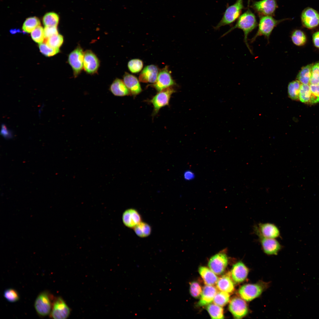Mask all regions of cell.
Wrapping results in <instances>:
<instances>
[{"mask_svg": "<svg viewBox=\"0 0 319 319\" xmlns=\"http://www.w3.org/2000/svg\"><path fill=\"white\" fill-rule=\"evenodd\" d=\"M175 92L170 87L159 92L152 99L150 102L154 106L153 115H156L162 107L169 104L171 95Z\"/></svg>", "mask_w": 319, "mask_h": 319, "instance_id": "obj_9", "label": "cell"}, {"mask_svg": "<svg viewBox=\"0 0 319 319\" xmlns=\"http://www.w3.org/2000/svg\"><path fill=\"white\" fill-rule=\"evenodd\" d=\"M230 297L229 293L221 291L217 292L214 296L213 301L214 304L223 307L229 302Z\"/></svg>", "mask_w": 319, "mask_h": 319, "instance_id": "obj_31", "label": "cell"}, {"mask_svg": "<svg viewBox=\"0 0 319 319\" xmlns=\"http://www.w3.org/2000/svg\"><path fill=\"white\" fill-rule=\"evenodd\" d=\"M71 310L63 299L58 297L53 300L50 317L55 319H65L69 316Z\"/></svg>", "mask_w": 319, "mask_h": 319, "instance_id": "obj_7", "label": "cell"}, {"mask_svg": "<svg viewBox=\"0 0 319 319\" xmlns=\"http://www.w3.org/2000/svg\"><path fill=\"white\" fill-rule=\"evenodd\" d=\"M286 19H276L270 16L260 17L258 30L250 40V42L253 43L257 37L262 36H264L269 42L270 37L274 28L279 23Z\"/></svg>", "mask_w": 319, "mask_h": 319, "instance_id": "obj_2", "label": "cell"}, {"mask_svg": "<svg viewBox=\"0 0 319 319\" xmlns=\"http://www.w3.org/2000/svg\"><path fill=\"white\" fill-rule=\"evenodd\" d=\"M59 21L58 15L54 12L47 13L44 16L43 18V23L45 26L57 27Z\"/></svg>", "mask_w": 319, "mask_h": 319, "instance_id": "obj_30", "label": "cell"}, {"mask_svg": "<svg viewBox=\"0 0 319 319\" xmlns=\"http://www.w3.org/2000/svg\"><path fill=\"white\" fill-rule=\"evenodd\" d=\"M141 217L138 211L134 209L125 211L122 215L123 224L126 227L134 228L141 221Z\"/></svg>", "mask_w": 319, "mask_h": 319, "instance_id": "obj_18", "label": "cell"}, {"mask_svg": "<svg viewBox=\"0 0 319 319\" xmlns=\"http://www.w3.org/2000/svg\"><path fill=\"white\" fill-rule=\"evenodd\" d=\"M10 32L12 34H15L17 33L22 32L21 30L19 29H12L10 30Z\"/></svg>", "mask_w": 319, "mask_h": 319, "instance_id": "obj_46", "label": "cell"}, {"mask_svg": "<svg viewBox=\"0 0 319 319\" xmlns=\"http://www.w3.org/2000/svg\"><path fill=\"white\" fill-rule=\"evenodd\" d=\"M3 295L5 299L11 302H16L19 299V295L17 291L12 288L6 289L4 292Z\"/></svg>", "mask_w": 319, "mask_h": 319, "instance_id": "obj_38", "label": "cell"}, {"mask_svg": "<svg viewBox=\"0 0 319 319\" xmlns=\"http://www.w3.org/2000/svg\"><path fill=\"white\" fill-rule=\"evenodd\" d=\"M206 309L212 319H224L223 309L221 306L215 304H209Z\"/></svg>", "mask_w": 319, "mask_h": 319, "instance_id": "obj_27", "label": "cell"}, {"mask_svg": "<svg viewBox=\"0 0 319 319\" xmlns=\"http://www.w3.org/2000/svg\"><path fill=\"white\" fill-rule=\"evenodd\" d=\"M109 89L115 96L122 97L131 94L123 81L118 78L115 79L113 81Z\"/></svg>", "mask_w": 319, "mask_h": 319, "instance_id": "obj_23", "label": "cell"}, {"mask_svg": "<svg viewBox=\"0 0 319 319\" xmlns=\"http://www.w3.org/2000/svg\"><path fill=\"white\" fill-rule=\"evenodd\" d=\"M228 259L224 253H218L209 259L208 265L209 268L215 274L219 275L224 271L227 265Z\"/></svg>", "mask_w": 319, "mask_h": 319, "instance_id": "obj_10", "label": "cell"}, {"mask_svg": "<svg viewBox=\"0 0 319 319\" xmlns=\"http://www.w3.org/2000/svg\"><path fill=\"white\" fill-rule=\"evenodd\" d=\"M100 66V61L96 55L91 50L84 52L83 69L86 73L90 74L96 73Z\"/></svg>", "mask_w": 319, "mask_h": 319, "instance_id": "obj_12", "label": "cell"}, {"mask_svg": "<svg viewBox=\"0 0 319 319\" xmlns=\"http://www.w3.org/2000/svg\"><path fill=\"white\" fill-rule=\"evenodd\" d=\"M310 84H319V62L313 65Z\"/></svg>", "mask_w": 319, "mask_h": 319, "instance_id": "obj_40", "label": "cell"}, {"mask_svg": "<svg viewBox=\"0 0 319 319\" xmlns=\"http://www.w3.org/2000/svg\"><path fill=\"white\" fill-rule=\"evenodd\" d=\"M123 81L131 94L136 95L142 91L140 84L137 78L134 76L125 72L123 76Z\"/></svg>", "mask_w": 319, "mask_h": 319, "instance_id": "obj_21", "label": "cell"}, {"mask_svg": "<svg viewBox=\"0 0 319 319\" xmlns=\"http://www.w3.org/2000/svg\"><path fill=\"white\" fill-rule=\"evenodd\" d=\"M313 40L315 46L319 48V31L315 32L313 34Z\"/></svg>", "mask_w": 319, "mask_h": 319, "instance_id": "obj_44", "label": "cell"}, {"mask_svg": "<svg viewBox=\"0 0 319 319\" xmlns=\"http://www.w3.org/2000/svg\"><path fill=\"white\" fill-rule=\"evenodd\" d=\"M255 231L259 237L276 239L280 235L278 228L271 223H260L258 227H255Z\"/></svg>", "mask_w": 319, "mask_h": 319, "instance_id": "obj_15", "label": "cell"}, {"mask_svg": "<svg viewBox=\"0 0 319 319\" xmlns=\"http://www.w3.org/2000/svg\"><path fill=\"white\" fill-rule=\"evenodd\" d=\"M136 235L141 237H145L149 236L151 233V228L147 223L140 222L134 228Z\"/></svg>", "mask_w": 319, "mask_h": 319, "instance_id": "obj_29", "label": "cell"}, {"mask_svg": "<svg viewBox=\"0 0 319 319\" xmlns=\"http://www.w3.org/2000/svg\"><path fill=\"white\" fill-rule=\"evenodd\" d=\"M259 237L262 249L266 254L276 255L281 249V245L276 239Z\"/></svg>", "mask_w": 319, "mask_h": 319, "instance_id": "obj_16", "label": "cell"}, {"mask_svg": "<svg viewBox=\"0 0 319 319\" xmlns=\"http://www.w3.org/2000/svg\"><path fill=\"white\" fill-rule=\"evenodd\" d=\"M248 271V268L245 264L240 261L234 264L230 274L233 281L236 283H239L245 280Z\"/></svg>", "mask_w": 319, "mask_h": 319, "instance_id": "obj_17", "label": "cell"}, {"mask_svg": "<svg viewBox=\"0 0 319 319\" xmlns=\"http://www.w3.org/2000/svg\"><path fill=\"white\" fill-rule=\"evenodd\" d=\"M251 7L259 17L273 16L278 7L277 0H260L252 2Z\"/></svg>", "mask_w": 319, "mask_h": 319, "instance_id": "obj_5", "label": "cell"}, {"mask_svg": "<svg viewBox=\"0 0 319 319\" xmlns=\"http://www.w3.org/2000/svg\"><path fill=\"white\" fill-rule=\"evenodd\" d=\"M31 36L35 42L39 44L42 43L45 38L44 29L41 26L37 27L31 32Z\"/></svg>", "mask_w": 319, "mask_h": 319, "instance_id": "obj_37", "label": "cell"}, {"mask_svg": "<svg viewBox=\"0 0 319 319\" xmlns=\"http://www.w3.org/2000/svg\"><path fill=\"white\" fill-rule=\"evenodd\" d=\"M264 288V286L260 283L245 284L240 288L238 292L241 298L249 302L259 297Z\"/></svg>", "mask_w": 319, "mask_h": 319, "instance_id": "obj_8", "label": "cell"}, {"mask_svg": "<svg viewBox=\"0 0 319 319\" xmlns=\"http://www.w3.org/2000/svg\"><path fill=\"white\" fill-rule=\"evenodd\" d=\"M52 295L47 291L40 293L36 297L34 304L38 314L44 317L49 315L51 312L53 301Z\"/></svg>", "mask_w": 319, "mask_h": 319, "instance_id": "obj_4", "label": "cell"}, {"mask_svg": "<svg viewBox=\"0 0 319 319\" xmlns=\"http://www.w3.org/2000/svg\"><path fill=\"white\" fill-rule=\"evenodd\" d=\"M143 66V61L139 59H134L130 60L128 63V67L130 71L136 73L140 71Z\"/></svg>", "mask_w": 319, "mask_h": 319, "instance_id": "obj_36", "label": "cell"}, {"mask_svg": "<svg viewBox=\"0 0 319 319\" xmlns=\"http://www.w3.org/2000/svg\"><path fill=\"white\" fill-rule=\"evenodd\" d=\"M301 83L298 80L292 81L288 84V92L289 97L292 100L299 99V93Z\"/></svg>", "mask_w": 319, "mask_h": 319, "instance_id": "obj_28", "label": "cell"}, {"mask_svg": "<svg viewBox=\"0 0 319 319\" xmlns=\"http://www.w3.org/2000/svg\"><path fill=\"white\" fill-rule=\"evenodd\" d=\"M183 177L185 180L190 181L194 179L195 178V175L194 173L191 170H187L184 172Z\"/></svg>", "mask_w": 319, "mask_h": 319, "instance_id": "obj_43", "label": "cell"}, {"mask_svg": "<svg viewBox=\"0 0 319 319\" xmlns=\"http://www.w3.org/2000/svg\"><path fill=\"white\" fill-rule=\"evenodd\" d=\"M258 23L254 14L248 7L247 10L240 15L237 19L235 25L222 36H224L236 28L241 30L244 34V42L251 53L252 52L248 42V38L249 34L255 28Z\"/></svg>", "mask_w": 319, "mask_h": 319, "instance_id": "obj_1", "label": "cell"}, {"mask_svg": "<svg viewBox=\"0 0 319 319\" xmlns=\"http://www.w3.org/2000/svg\"><path fill=\"white\" fill-rule=\"evenodd\" d=\"M244 8L243 0H237L226 9L221 19L214 28L218 30L222 26L232 23L240 16Z\"/></svg>", "mask_w": 319, "mask_h": 319, "instance_id": "obj_3", "label": "cell"}, {"mask_svg": "<svg viewBox=\"0 0 319 319\" xmlns=\"http://www.w3.org/2000/svg\"><path fill=\"white\" fill-rule=\"evenodd\" d=\"M63 42V36L58 34L47 38L46 43L51 47L59 49L62 45Z\"/></svg>", "mask_w": 319, "mask_h": 319, "instance_id": "obj_34", "label": "cell"}, {"mask_svg": "<svg viewBox=\"0 0 319 319\" xmlns=\"http://www.w3.org/2000/svg\"><path fill=\"white\" fill-rule=\"evenodd\" d=\"M293 43L297 46L304 45L306 43V38L304 32L301 30H297L292 33L291 36Z\"/></svg>", "mask_w": 319, "mask_h": 319, "instance_id": "obj_33", "label": "cell"}, {"mask_svg": "<svg viewBox=\"0 0 319 319\" xmlns=\"http://www.w3.org/2000/svg\"><path fill=\"white\" fill-rule=\"evenodd\" d=\"M39 48L40 52L42 54L47 57L53 56L58 53L59 49L52 48L49 46L46 43L39 44Z\"/></svg>", "mask_w": 319, "mask_h": 319, "instance_id": "obj_35", "label": "cell"}, {"mask_svg": "<svg viewBox=\"0 0 319 319\" xmlns=\"http://www.w3.org/2000/svg\"><path fill=\"white\" fill-rule=\"evenodd\" d=\"M229 309L234 317L242 318L248 313V310L246 303L242 298L235 297L230 301Z\"/></svg>", "mask_w": 319, "mask_h": 319, "instance_id": "obj_11", "label": "cell"}, {"mask_svg": "<svg viewBox=\"0 0 319 319\" xmlns=\"http://www.w3.org/2000/svg\"><path fill=\"white\" fill-rule=\"evenodd\" d=\"M189 290L191 295L195 298L200 297L202 290L200 284L196 281H193L190 283Z\"/></svg>", "mask_w": 319, "mask_h": 319, "instance_id": "obj_39", "label": "cell"}, {"mask_svg": "<svg viewBox=\"0 0 319 319\" xmlns=\"http://www.w3.org/2000/svg\"><path fill=\"white\" fill-rule=\"evenodd\" d=\"M159 73L158 68L154 65L147 66L142 70L139 77V81L144 83H154Z\"/></svg>", "mask_w": 319, "mask_h": 319, "instance_id": "obj_19", "label": "cell"}, {"mask_svg": "<svg viewBox=\"0 0 319 319\" xmlns=\"http://www.w3.org/2000/svg\"><path fill=\"white\" fill-rule=\"evenodd\" d=\"M311 97L309 103L314 104L319 102V84H310Z\"/></svg>", "mask_w": 319, "mask_h": 319, "instance_id": "obj_41", "label": "cell"}, {"mask_svg": "<svg viewBox=\"0 0 319 319\" xmlns=\"http://www.w3.org/2000/svg\"><path fill=\"white\" fill-rule=\"evenodd\" d=\"M44 31L45 38L47 39L54 35L58 34L56 27L45 26Z\"/></svg>", "mask_w": 319, "mask_h": 319, "instance_id": "obj_42", "label": "cell"}, {"mask_svg": "<svg viewBox=\"0 0 319 319\" xmlns=\"http://www.w3.org/2000/svg\"><path fill=\"white\" fill-rule=\"evenodd\" d=\"M311 92L309 84H301L300 91L299 99L302 102L309 103Z\"/></svg>", "mask_w": 319, "mask_h": 319, "instance_id": "obj_32", "label": "cell"}, {"mask_svg": "<svg viewBox=\"0 0 319 319\" xmlns=\"http://www.w3.org/2000/svg\"><path fill=\"white\" fill-rule=\"evenodd\" d=\"M301 19L305 27L309 29L313 28L319 25V13L312 8H306L302 12Z\"/></svg>", "mask_w": 319, "mask_h": 319, "instance_id": "obj_14", "label": "cell"}, {"mask_svg": "<svg viewBox=\"0 0 319 319\" xmlns=\"http://www.w3.org/2000/svg\"><path fill=\"white\" fill-rule=\"evenodd\" d=\"M313 65L312 64H309L303 67L298 73L297 79L302 84H310Z\"/></svg>", "mask_w": 319, "mask_h": 319, "instance_id": "obj_25", "label": "cell"}, {"mask_svg": "<svg viewBox=\"0 0 319 319\" xmlns=\"http://www.w3.org/2000/svg\"><path fill=\"white\" fill-rule=\"evenodd\" d=\"M217 292V289L211 285L205 286L202 289L197 305L201 307L210 304L213 301Z\"/></svg>", "mask_w": 319, "mask_h": 319, "instance_id": "obj_20", "label": "cell"}, {"mask_svg": "<svg viewBox=\"0 0 319 319\" xmlns=\"http://www.w3.org/2000/svg\"><path fill=\"white\" fill-rule=\"evenodd\" d=\"M1 133L6 138H9L11 135L4 126H2Z\"/></svg>", "mask_w": 319, "mask_h": 319, "instance_id": "obj_45", "label": "cell"}, {"mask_svg": "<svg viewBox=\"0 0 319 319\" xmlns=\"http://www.w3.org/2000/svg\"><path fill=\"white\" fill-rule=\"evenodd\" d=\"M198 272L206 285L212 286L216 284L218 278L210 268L201 266L198 268Z\"/></svg>", "mask_w": 319, "mask_h": 319, "instance_id": "obj_24", "label": "cell"}, {"mask_svg": "<svg viewBox=\"0 0 319 319\" xmlns=\"http://www.w3.org/2000/svg\"><path fill=\"white\" fill-rule=\"evenodd\" d=\"M84 56V52L80 45H78L68 56V62L72 69L74 77L80 74L83 68Z\"/></svg>", "mask_w": 319, "mask_h": 319, "instance_id": "obj_6", "label": "cell"}, {"mask_svg": "<svg viewBox=\"0 0 319 319\" xmlns=\"http://www.w3.org/2000/svg\"><path fill=\"white\" fill-rule=\"evenodd\" d=\"M175 84L167 67L165 66L159 72L157 80L153 86L157 91L160 92Z\"/></svg>", "mask_w": 319, "mask_h": 319, "instance_id": "obj_13", "label": "cell"}, {"mask_svg": "<svg viewBox=\"0 0 319 319\" xmlns=\"http://www.w3.org/2000/svg\"><path fill=\"white\" fill-rule=\"evenodd\" d=\"M216 287L220 291L229 293L233 292L235 289V286L230 273L224 275L218 278L216 283Z\"/></svg>", "mask_w": 319, "mask_h": 319, "instance_id": "obj_22", "label": "cell"}, {"mask_svg": "<svg viewBox=\"0 0 319 319\" xmlns=\"http://www.w3.org/2000/svg\"><path fill=\"white\" fill-rule=\"evenodd\" d=\"M39 19L35 17L28 18L25 21L22 27L23 30L27 33L31 32L37 27L40 26Z\"/></svg>", "mask_w": 319, "mask_h": 319, "instance_id": "obj_26", "label": "cell"}]
</instances>
